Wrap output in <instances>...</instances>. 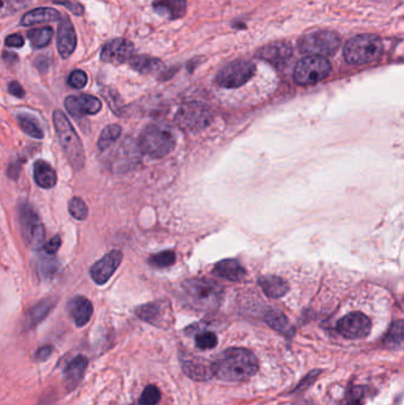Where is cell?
Here are the masks:
<instances>
[{"instance_id": "f35d334b", "label": "cell", "mask_w": 404, "mask_h": 405, "mask_svg": "<svg viewBox=\"0 0 404 405\" xmlns=\"http://www.w3.org/2000/svg\"><path fill=\"white\" fill-rule=\"evenodd\" d=\"M31 0H1V14H12L19 10L24 9Z\"/></svg>"}, {"instance_id": "f6af8a7d", "label": "cell", "mask_w": 404, "mask_h": 405, "mask_svg": "<svg viewBox=\"0 0 404 405\" xmlns=\"http://www.w3.org/2000/svg\"><path fill=\"white\" fill-rule=\"evenodd\" d=\"M9 92L13 97H18V99H21V97H24V95H26V92H24L23 87L18 82H16V81H13V82L9 84Z\"/></svg>"}, {"instance_id": "1f68e13d", "label": "cell", "mask_w": 404, "mask_h": 405, "mask_svg": "<svg viewBox=\"0 0 404 405\" xmlns=\"http://www.w3.org/2000/svg\"><path fill=\"white\" fill-rule=\"evenodd\" d=\"M54 36V30L51 28H41V29L30 30L28 32L31 46L34 49H42L50 43L51 38Z\"/></svg>"}, {"instance_id": "4dcf8cb0", "label": "cell", "mask_w": 404, "mask_h": 405, "mask_svg": "<svg viewBox=\"0 0 404 405\" xmlns=\"http://www.w3.org/2000/svg\"><path fill=\"white\" fill-rule=\"evenodd\" d=\"M384 344L390 348L404 346V320L394 322L387 332Z\"/></svg>"}, {"instance_id": "cb8c5ba5", "label": "cell", "mask_w": 404, "mask_h": 405, "mask_svg": "<svg viewBox=\"0 0 404 405\" xmlns=\"http://www.w3.org/2000/svg\"><path fill=\"white\" fill-rule=\"evenodd\" d=\"M34 178L36 184L42 188H54L57 183L55 170L44 160H37L34 163Z\"/></svg>"}, {"instance_id": "277c9868", "label": "cell", "mask_w": 404, "mask_h": 405, "mask_svg": "<svg viewBox=\"0 0 404 405\" xmlns=\"http://www.w3.org/2000/svg\"><path fill=\"white\" fill-rule=\"evenodd\" d=\"M174 146L176 135L168 126H148L140 135V150L152 159L164 158L172 152Z\"/></svg>"}, {"instance_id": "e575fe53", "label": "cell", "mask_w": 404, "mask_h": 405, "mask_svg": "<svg viewBox=\"0 0 404 405\" xmlns=\"http://www.w3.org/2000/svg\"><path fill=\"white\" fill-rule=\"evenodd\" d=\"M151 266L156 268H169L176 262V254L172 250H165L152 255L148 259Z\"/></svg>"}, {"instance_id": "30bf717a", "label": "cell", "mask_w": 404, "mask_h": 405, "mask_svg": "<svg viewBox=\"0 0 404 405\" xmlns=\"http://www.w3.org/2000/svg\"><path fill=\"white\" fill-rule=\"evenodd\" d=\"M331 71V64L324 57L307 56L301 59L294 69L295 83L299 86H313L325 77Z\"/></svg>"}, {"instance_id": "484cf974", "label": "cell", "mask_w": 404, "mask_h": 405, "mask_svg": "<svg viewBox=\"0 0 404 405\" xmlns=\"http://www.w3.org/2000/svg\"><path fill=\"white\" fill-rule=\"evenodd\" d=\"M61 17L59 11L48 8H39L26 13L21 18V26H31L46 21H57Z\"/></svg>"}, {"instance_id": "d6a6232c", "label": "cell", "mask_w": 404, "mask_h": 405, "mask_svg": "<svg viewBox=\"0 0 404 405\" xmlns=\"http://www.w3.org/2000/svg\"><path fill=\"white\" fill-rule=\"evenodd\" d=\"M18 122H19L21 130L28 134L31 138L42 139L44 137V132H43L42 128L38 125L36 119L31 117V115L19 114L18 115Z\"/></svg>"}, {"instance_id": "ac0fdd59", "label": "cell", "mask_w": 404, "mask_h": 405, "mask_svg": "<svg viewBox=\"0 0 404 405\" xmlns=\"http://www.w3.org/2000/svg\"><path fill=\"white\" fill-rule=\"evenodd\" d=\"M75 29L72 26V21L68 18H64L59 24V34H57V48L59 52L63 59H68L74 52L76 48Z\"/></svg>"}, {"instance_id": "2e32d148", "label": "cell", "mask_w": 404, "mask_h": 405, "mask_svg": "<svg viewBox=\"0 0 404 405\" xmlns=\"http://www.w3.org/2000/svg\"><path fill=\"white\" fill-rule=\"evenodd\" d=\"M64 106L68 113L72 117H82L85 115H95L102 108L101 101L93 95H77V97H68L64 101Z\"/></svg>"}, {"instance_id": "603a6c76", "label": "cell", "mask_w": 404, "mask_h": 405, "mask_svg": "<svg viewBox=\"0 0 404 405\" xmlns=\"http://www.w3.org/2000/svg\"><path fill=\"white\" fill-rule=\"evenodd\" d=\"M153 8L158 14L169 19H178L186 12L185 0H156Z\"/></svg>"}, {"instance_id": "d590c367", "label": "cell", "mask_w": 404, "mask_h": 405, "mask_svg": "<svg viewBox=\"0 0 404 405\" xmlns=\"http://www.w3.org/2000/svg\"><path fill=\"white\" fill-rule=\"evenodd\" d=\"M69 213L77 221H85L88 217V206L83 199L79 197H74L69 201Z\"/></svg>"}, {"instance_id": "5b68a950", "label": "cell", "mask_w": 404, "mask_h": 405, "mask_svg": "<svg viewBox=\"0 0 404 405\" xmlns=\"http://www.w3.org/2000/svg\"><path fill=\"white\" fill-rule=\"evenodd\" d=\"M383 52V43L375 34H359L350 39L344 48L346 62L367 64L377 61Z\"/></svg>"}, {"instance_id": "d6986e66", "label": "cell", "mask_w": 404, "mask_h": 405, "mask_svg": "<svg viewBox=\"0 0 404 405\" xmlns=\"http://www.w3.org/2000/svg\"><path fill=\"white\" fill-rule=\"evenodd\" d=\"M68 310L77 327L85 326L93 315V305L85 297H75L68 304Z\"/></svg>"}, {"instance_id": "8d00e7d4", "label": "cell", "mask_w": 404, "mask_h": 405, "mask_svg": "<svg viewBox=\"0 0 404 405\" xmlns=\"http://www.w3.org/2000/svg\"><path fill=\"white\" fill-rule=\"evenodd\" d=\"M219 343V339L212 332H203L196 337V346L199 350H211L215 348Z\"/></svg>"}, {"instance_id": "8fae6325", "label": "cell", "mask_w": 404, "mask_h": 405, "mask_svg": "<svg viewBox=\"0 0 404 405\" xmlns=\"http://www.w3.org/2000/svg\"><path fill=\"white\" fill-rule=\"evenodd\" d=\"M135 314L143 322L156 327L169 326L172 320V309L168 300L148 302L135 309Z\"/></svg>"}, {"instance_id": "f546056e", "label": "cell", "mask_w": 404, "mask_h": 405, "mask_svg": "<svg viewBox=\"0 0 404 405\" xmlns=\"http://www.w3.org/2000/svg\"><path fill=\"white\" fill-rule=\"evenodd\" d=\"M57 267H59V264L56 262L55 257H52L50 254L39 255L34 259L36 272L42 279H49L51 276L55 275Z\"/></svg>"}, {"instance_id": "9c48e42d", "label": "cell", "mask_w": 404, "mask_h": 405, "mask_svg": "<svg viewBox=\"0 0 404 405\" xmlns=\"http://www.w3.org/2000/svg\"><path fill=\"white\" fill-rule=\"evenodd\" d=\"M255 71L256 67L253 62L239 59L222 68L217 74L216 82L222 88H240L255 75Z\"/></svg>"}, {"instance_id": "7c38bea8", "label": "cell", "mask_w": 404, "mask_h": 405, "mask_svg": "<svg viewBox=\"0 0 404 405\" xmlns=\"http://www.w3.org/2000/svg\"><path fill=\"white\" fill-rule=\"evenodd\" d=\"M139 145L131 139H127L119 145L118 150H113L112 160H110V168L113 172H125L131 170L133 166L139 163L140 160Z\"/></svg>"}, {"instance_id": "7bdbcfd3", "label": "cell", "mask_w": 404, "mask_h": 405, "mask_svg": "<svg viewBox=\"0 0 404 405\" xmlns=\"http://www.w3.org/2000/svg\"><path fill=\"white\" fill-rule=\"evenodd\" d=\"M62 246V241L59 236H54L51 238L50 241L46 244V253L54 255L57 251L59 250V248Z\"/></svg>"}, {"instance_id": "e0dca14e", "label": "cell", "mask_w": 404, "mask_h": 405, "mask_svg": "<svg viewBox=\"0 0 404 405\" xmlns=\"http://www.w3.org/2000/svg\"><path fill=\"white\" fill-rule=\"evenodd\" d=\"M293 50L291 44L286 42H274L261 48L257 52L259 59L272 63L274 66H283L291 59Z\"/></svg>"}, {"instance_id": "7a4b0ae2", "label": "cell", "mask_w": 404, "mask_h": 405, "mask_svg": "<svg viewBox=\"0 0 404 405\" xmlns=\"http://www.w3.org/2000/svg\"><path fill=\"white\" fill-rule=\"evenodd\" d=\"M179 299L194 310L214 312L222 304L223 289L215 281L190 279L181 284Z\"/></svg>"}, {"instance_id": "8992f818", "label": "cell", "mask_w": 404, "mask_h": 405, "mask_svg": "<svg viewBox=\"0 0 404 405\" xmlns=\"http://www.w3.org/2000/svg\"><path fill=\"white\" fill-rule=\"evenodd\" d=\"M214 114L207 105L198 101L184 103L174 115L178 127L189 133H198L211 125Z\"/></svg>"}, {"instance_id": "6da1fadb", "label": "cell", "mask_w": 404, "mask_h": 405, "mask_svg": "<svg viewBox=\"0 0 404 405\" xmlns=\"http://www.w3.org/2000/svg\"><path fill=\"white\" fill-rule=\"evenodd\" d=\"M259 368L256 357L245 348H229L214 362V371L219 379L243 382L255 375Z\"/></svg>"}, {"instance_id": "3957f363", "label": "cell", "mask_w": 404, "mask_h": 405, "mask_svg": "<svg viewBox=\"0 0 404 405\" xmlns=\"http://www.w3.org/2000/svg\"><path fill=\"white\" fill-rule=\"evenodd\" d=\"M54 125L59 144L62 146L65 158L74 170H81L85 165V150L80 137L76 133L67 115L61 112H54Z\"/></svg>"}, {"instance_id": "9a60e30c", "label": "cell", "mask_w": 404, "mask_h": 405, "mask_svg": "<svg viewBox=\"0 0 404 405\" xmlns=\"http://www.w3.org/2000/svg\"><path fill=\"white\" fill-rule=\"evenodd\" d=\"M134 52L133 43L117 38L105 44L102 48L101 59L103 62L112 63V64H123L127 61H131Z\"/></svg>"}, {"instance_id": "b9f144b4", "label": "cell", "mask_w": 404, "mask_h": 405, "mask_svg": "<svg viewBox=\"0 0 404 405\" xmlns=\"http://www.w3.org/2000/svg\"><path fill=\"white\" fill-rule=\"evenodd\" d=\"M56 4L63 5L70 12L74 13L75 16H82L83 14V6L77 3L75 0H55Z\"/></svg>"}, {"instance_id": "4fadbf2b", "label": "cell", "mask_w": 404, "mask_h": 405, "mask_svg": "<svg viewBox=\"0 0 404 405\" xmlns=\"http://www.w3.org/2000/svg\"><path fill=\"white\" fill-rule=\"evenodd\" d=\"M337 330L347 339L365 338L370 333V319L361 312L347 314L338 322Z\"/></svg>"}, {"instance_id": "f1b7e54d", "label": "cell", "mask_w": 404, "mask_h": 405, "mask_svg": "<svg viewBox=\"0 0 404 405\" xmlns=\"http://www.w3.org/2000/svg\"><path fill=\"white\" fill-rule=\"evenodd\" d=\"M265 322L273 330H278L282 335H293V328H292L288 319L281 312H279V310H270V312H267L265 315Z\"/></svg>"}, {"instance_id": "ee69618b", "label": "cell", "mask_w": 404, "mask_h": 405, "mask_svg": "<svg viewBox=\"0 0 404 405\" xmlns=\"http://www.w3.org/2000/svg\"><path fill=\"white\" fill-rule=\"evenodd\" d=\"M5 44H6V46H10V48H21V46H24V39H23L21 34H10L5 39Z\"/></svg>"}, {"instance_id": "4316f807", "label": "cell", "mask_w": 404, "mask_h": 405, "mask_svg": "<svg viewBox=\"0 0 404 405\" xmlns=\"http://www.w3.org/2000/svg\"><path fill=\"white\" fill-rule=\"evenodd\" d=\"M55 305L56 299L54 297H48V299L38 302L37 305L30 309L29 313L26 315V326H36L37 324L42 322L43 319L48 317V314L50 313Z\"/></svg>"}, {"instance_id": "74e56055", "label": "cell", "mask_w": 404, "mask_h": 405, "mask_svg": "<svg viewBox=\"0 0 404 405\" xmlns=\"http://www.w3.org/2000/svg\"><path fill=\"white\" fill-rule=\"evenodd\" d=\"M160 393L159 388L154 386V385H148L146 388L143 390V395L140 397V405H156L159 403Z\"/></svg>"}, {"instance_id": "836d02e7", "label": "cell", "mask_w": 404, "mask_h": 405, "mask_svg": "<svg viewBox=\"0 0 404 405\" xmlns=\"http://www.w3.org/2000/svg\"><path fill=\"white\" fill-rule=\"evenodd\" d=\"M120 135H121V127L120 126H107L105 130H102L101 134H100V138H99V141H97L99 150H108L113 145L114 142L120 138Z\"/></svg>"}, {"instance_id": "44dd1931", "label": "cell", "mask_w": 404, "mask_h": 405, "mask_svg": "<svg viewBox=\"0 0 404 405\" xmlns=\"http://www.w3.org/2000/svg\"><path fill=\"white\" fill-rule=\"evenodd\" d=\"M88 366V360L83 355H77L68 364L64 370V382L69 388H74L79 385Z\"/></svg>"}, {"instance_id": "83f0119b", "label": "cell", "mask_w": 404, "mask_h": 405, "mask_svg": "<svg viewBox=\"0 0 404 405\" xmlns=\"http://www.w3.org/2000/svg\"><path fill=\"white\" fill-rule=\"evenodd\" d=\"M132 69L138 71L143 75H151L161 70L164 64L160 59L150 57V56H134L130 61Z\"/></svg>"}, {"instance_id": "bcb514c9", "label": "cell", "mask_w": 404, "mask_h": 405, "mask_svg": "<svg viewBox=\"0 0 404 405\" xmlns=\"http://www.w3.org/2000/svg\"><path fill=\"white\" fill-rule=\"evenodd\" d=\"M51 352H52V347L51 346L41 347L37 353H36V358L39 360L48 359V357L51 355Z\"/></svg>"}, {"instance_id": "ab89813d", "label": "cell", "mask_w": 404, "mask_h": 405, "mask_svg": "<svg viewBox=\"0 0 404 405\" xmlns=\"http://www.w3.org/2000/svg\"><path fill=\"white\" fill-rule=\"evenodd\" d=\"M364 398H365V390L362 386H354L346 395L343 405H362Z\"/></svg>"}, {"instance_id": "7402d4cb", "label": "cell", "mask_w": 404, "mask_h": 405, "mask_svg": "<svg viewBox=\"0 0 404 405\" xmlns=\"http://www.w3.org/2000/svg\"><path fill=\"white\" fill-rule=\"evenodd\" d=\"M201 358L194 359L183 360V370L186 375L196 380L211 379V377L215 375L214 371V363H204Z\"/></svg>"}, {"instance_id": "52a82bcc", "label": "cell", "mask_w": 404, "mask_h": 405, "mask_svg": "<svg viewBox=\"0 0 404 405\" xmlns=\"http://www.w3.org/2000/svg\"><path fill=\"white\" fill-rule=\"evenodd\" d=\"M299 50L307 56L326 57L337 52L341 46V38L334 31L319 30L305 34L299 43Z\"/></svg>"}, {"instance_id": "5bb4252c", "label": "cell", "mask_w": 404, "mask_h": 405, "mask_svg": "<svg viewBox=\"0 0 404 405\" xmlns=\"http://www.w3.org/2000/svg\"><path fill=\"white\" fill-rule=\"evenodd\" d=\"M121 261L123 253L120 250H112L101 259H99L97 264L90 268V276L94 282L97 284H107L114 273L117 272Z\"/></svg>"}, {"instance_id": "d4e9b609", "label": "cell", "mask_w": 404, "mask_h": 405, "mask_svg": "<svg viewBox=\"0 0 404 405\" xmlns=\"http://www.w3.org/2000/svg\"><path fill=\"white\" fill-rule=\"evenodd\" d=\"M259 284L261 286L262 290L267 297L279 299L283 297L288 292V284L278 276H262L259 280Z\"/></svg>"}, {"instance_id": "ffe728a7", "label": "cell", "mask_w": 404, "mask_h": 405, "mask_svg": "<svg viewBox=\"0 0 404 405\" xmlns=\"http://www.w3.org/2000/svg\"><path fill=\"white\" fill-rule=\"evenodd\" d=\"M212 274L217 277H222L225 280L232 281V282H239L245 279L247 275L245 268L241 266L239 261L236 259H228L221 261L216 264Z\"/></svg>"}, {"instance_id": "60d3db41", "label": "cell", "mask_w": 404, "mask_h": 405, "mask_svg": "<svg viewBox=\"0 0 404 405\" xmlns=\"http://www.w3.org/2000/svg\"><path fill=\"white\" fill-rule=\"evenodd\" d=\"M87 75H85V71L82 70H74L72 74L69 75L68 79V83L70 87L75 89H82L85 87L87 84Z\"/></svg>"}, {"instance_id": "ba28073f", "label": "cell", "mask_w": 404, "mask_h": 405, "mask_svg": "<svg viewBox=\"0 0 404 405\" xmlns=\"http://www.w3.org/2000/svg\"><path fill=\"white\" fill-rule=\"evenodd\" d=\"M18 217L21 236L26 246L34 250H39L46 241V229L37 213L29 203H21L18 206Z\"/></svg>"}]
</instances>
